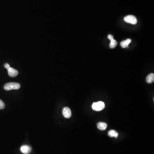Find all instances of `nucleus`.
<instances>
[{"instance_id": "nucleus-1", "label": "nucleus", "mask_w": 154, "mask_h": 154, "mask_svg": "<svg viewBox=\"0 0 154 154\" xmlns=\"http://www.w3.org/2000/svg\"><path fill=\"white\" fill-rule=\"evenodd\" d=\"M20 85L18 83L10 82L4 85V89L6 90L9 91L10 90H18L20 88Z\"/></svg>"}, {"instance_id": "nucleus-2", "label": "nucleus", "mask_w": 154, "mask_h": 154, "mask_svg": "<svg viewBox=\"0 0 154 154\" xmlns=\"http://www.w3.org/2000/svg\"><path fill=\"white\" fill-rule=\"evenodd\" d=\"M105 104L103 101H98L94 102L92 105V108L94 110L99 111L103 110L105 108Z\"/></svg>"}, {"instance_id": "nucleus-3", "label": "nucleus", "mask_w": 154, "mask_h": 154, "mask_svg": "<svg viewBox=\"0 0 154 154\" xmlns=\"http://www.w3.org/2000/svg\"><path fill=\"white\" fill-rule=\"evenodd\" d=\"M124 20L127 23H130L132 24H136L138 22L136 17L133 15H129L125 17Z\"/></svg>"}, {"instance_id": "nucleus-4", "label": "nucleus", "mask_w": 154, "mask_h": 154, "mask_svg": "<svg viewBox=\"0 0 154 154\" xmlns=\"http://www.w3.org/2000/svg\"><path fill=\"white\" fill-rule=\"evenodd\" d=\"M63 116L66 118H70L72 115V112L70 108L68 107H64L63 110Z\"/></svg>"}, {"instance_id": "nucleus-5", "label": "nucleus", "mask_w": 154, "mask_h": 154, "mask_svg": "<svg viewBox=\"0 0 154 154\" xmlns=\"http://www.w3.org/2000/svg\"><path fill=\"white\" fill-rule=\"evenodd\" d=\"M20 150L21 152L23 154H28L31 152L32 149L31 147L29 146L24 145L21 147Z\"/></svg>"}, {"instance_id": "nucleus-6", "label": "nucleus", "mask_w": 154, "mask_h": 154, "mask_svg": "<svg viewBox=\"0 0 154 154\" xmlns=\"http://www.w3.org/2000/svg\"><path fill=\"white\" fill-rule=\"evenodd\" d=\"M7 71L9 76L11 77H16L19 74V72L16 70L11 67H10L7 70Z\"/></svg>"}, {"instance_id": "nucleus-7", "label": "nucleus", "mask_w": 154, "mask_h": 154, "mask_svg": "<svg viewBox=\"0 0 154 154\" xmlns=\"http://www.w3.org/2000/svg\"><path fill=\"white\" fill-rule=\"evenodd\" d=\"M97 125V128H98V129L101 131L105 130L107 128V123H103V122H99V123H98Z\"/></svg>"}, {"instance_id": "nucleus-8", "label": "nucleus", "mask_w": 154, "mask_h": 154, "mask_svg": "<svg viewBox=\"0 0 154 154\" xmlns=\"http://www.w3.org/2000/svg\"><path fill=\"white\" fill-rule=\"evenodd\" d=\"M146 81L147 83H152L154 81V73H151L148 75L146 78Z\"/></svg>"}, {"instance_id": "nucleus-9", "label": "nucleus", "mask_w": 154, "mask_h": 154, "mask_svg": "<svg viewBox=\"0 0 154 154\" xmlns=\"http://www.w3.org/2000/svg\"><path fill=\"white\" fill-rule=\"evenodd\" d=\"M131 42V40L130 39H128L126 40L123 41L121 42L120 45L123 48H125L128 47L129 45L130 44Z\"/></svg>"}, {"instance_id": "nucleus-10", "label": "nucleus", "mask_w": 154, "mask_h": 154, "mask_svg": "<svg viewBox=\"0 0 154 154\" xmlns=\"http://www.w3.org/2000/svg\"><path fill=\"white\" fill-rule=\"evenodd\" d=\"M108 135L109 136L111 137V138L114 137V138H117L119 136V134L115 130H110L108 131Z\"/></svg>"}, {"instance_id": "nucleus-11", "label": "nucleus", "mask_w": 154, "mask_h": 154, "mask_svg": "<svg viewBox=\"0 0 154 154\" xmlns=\"http://www.w3.org/2000/svg\"><path fill=\"white\" fill-rule=\"evenodd\" d=\"M110 48H114L116 47L117 44V42L114 39L110 40Z\"/></svg>"}, {"instance_id": "nucleus-12", "label": "nucleus", "mask_w": 154, "mask_h": 154, "mask_svg": "<svg viewBox=\"0 0 154 154\" xmlns=\"http://www.w3.org/2000/svg\"><path fill=\"white\" fill-rule=\"evenodd\" d=\"M5 107V105L3 101L0 99V110L1 109H3Z\"/></svg>"}, {"instance_id": "nucleus-13", "label": "nucleus", "mask_w": 154, "mask_h": 154, "mask_svg": "<svg viewBox=\"0 0 154 154\" xmlns=\"http://www.w3.org/2000/svg\"><path fill=\"white\" fill-rule=\"evenodd\" d=\"M4 67H5V68L7 69V70H8L10 67L9 64L7 63H6L4 64Z\"/></svg>"}, {"instance_id": "nucleus-14", "label": "nucleus", "mask_w": 154, "mask_h": 154, "mask_svg": "<svg viewBox=\"0 0 154 154\" xmlns=\"http://www.w3.org/2000/svg\"><path fill=\"white\" fill-rule=\"evenodd\" d=\"M108 38L109 39H110V40H111V39H114V37H113V35L110 34V35H109L108 36Z\"/></svg>"}]
</instances>
